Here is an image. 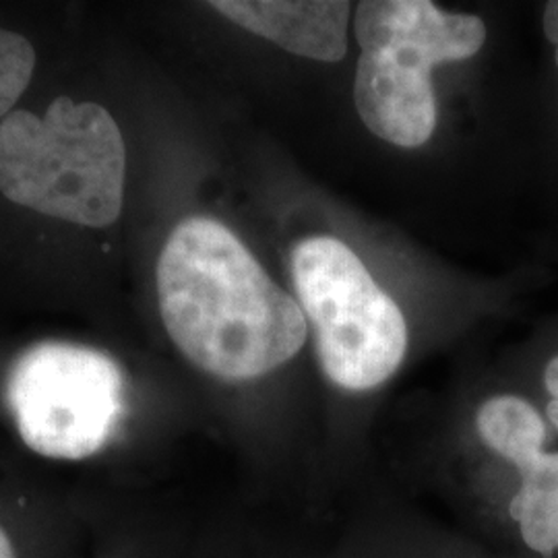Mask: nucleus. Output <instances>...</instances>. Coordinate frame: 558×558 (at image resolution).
Returning a JSON list of instances; mask_svg holds the SVG:
<instances>
[{
  "label": "nucleus",
  "instance_id": "f257e3e1",
  "mask_svg": "<svg viewBox=\"0 0 558 558\" xmlns=\"http://www.w3.org/2000/svg\"><path fill=\"white\" fill-rule=\"evenodd\" d=\"M163 327L197 368L223 380L263 377L299 354L308 327L221 221L189 218L158 260Z\"/></svg>",
  "mask_w": 558,
  "mask_h": 558
},
{
  "label": "nucleus",
  "instance_id": "f03ea898",
  "mask_svg": "<svg viewBox=\"0 0 558 558\" xmlns=\"http://www.w3.org/2000/svg\"><path fill=\"white\" fill-rule=\"evenodd\" d=\"M126 149L117 120L94 101L59 96L40 119L0 122V193L21 207L87 228L119 220Z\"/></svg>",
  "mask_w": 558,
  "mask_h": 558
},
{
  "label": "nucleus",
  "instance_id": "7ed1b4c3",
  "mask_svg": "<svg viewBox=\"0 0 558 558\" xmlns=\"http://www.w3.org/2000/svg\"><path fill=\"white\" fill-rule=\"evenodd\" d=\"M292 278L329 379L366 391L398 371L408 348L405 319L354 251L331 236L304 240L292 255Z\"/></svg>",
  "mask_w": 558,
  "mask_h": 558
},
{
  "label": "nucleus",
  "instance_id": "20e7f679",
  "mask_svg": "<svg viewBox=\"0 0 558 558\" xmlns=\"http://www.w3.org/2000/svg\"><path fill=\"white\" fill-rule=\"evenodd\" d=\"M7 399L23 442L38 456L77 461L101 451L119 426L124 385L108 354L41 341L15 360Z\"/></svg>",
  "mask_w": 558,
  "mask_h": 558
},
{
  "label": "nucleus",
  "instance_id": "39448f33",
  "mask_svg": "<svg viewBox=\"0 0 558 558\" xmlns=\"http://www.w3.org/2000/svg\"><path fill=\"white\" fill-rule=\"evenodd\" d=\"M360 50H393L437 66L478 54L486 25L476 15L447 13L426 0H366L354 20Z\"/></svg>",
  "mask_w": 558,
  "mask_h": 558
},
{
  "label": "nucleus",
  "instance_id": "423d86ee",
  "mask_svg": "<svg viewBox=\"0 0 558 558\" xmlns=\"http://www.w3.org/2000/svg\"><path fill=\"white\" fill-rule=\"evenodd\" d=\"M354 101L366 129L399 147H420L435 133L437 101L430 73L379 52L360 54Z\"/></svg>",
  "mask_w": 558,
  "mask_h": 558
},
{
  "label": "nucleus",
  "instance_id": "0eeeda50",
  "mask_svg": "<svg viewBox=\"0 0 558 558\" xmlns=\"http://www.w3.org/2000/svg\"><path fill=\"white\" fill-rule=\"evenodd\" d=\"M211 7L240 27L306 59L338 62L348 52L350 2L218 0Z\"/></svg>",
  "mask_w": 558,
  "mask_h": 558
},
{
  "label": "nucleus",
  "instance_id": "6e6552de",
  "mask_svg": "<svg viewBox=\"0 0 558 558\" xmlns=\"http://www.w3.org/2000/svg\"><path fill=\"white\" fill-rule=\"evenodd\" d=\"M476 426L482 442L521 472L546 453L550 424L534 401L518 393H500L478 408Z\"/></svg>",
  "mask_w": 558,
  "mask_h": 558
},
{
  "label": "nucleus",
  "instance_id": "1a4fd4ad",
  "mask_svg": "<svg viewBox=\"0 0 558 558\" xmlns=\"http://www.w3.org/2000/svg\"><path fill=\"white\" fill-rule=\"evenodd\" d=\"M36 66L32 41L20 34L0 29V119L11 114L21 94L27 89Z\"/></svg>",
  "mask_w": 558,
  "mask_h": 558
},
{
  "label": "nucleus",
  "instance_id": "9d476101",
  "mask_svg": "<svg viewBox=\"0 0 558 558\" xmlns=\"http://www.w3.org/2000/svg\"><path fill=\"white\" fill-rule=\"evenodd\" d=\"M539 387L544 391V416L558 433V350L542 362Z\"/></svg>",
  "mask_w": 558,
  "mask_h": 558
},
{
  "label": "nucleus",
  "instance_id": "9b49d317",
  "mask_svg": "<svg viewBox=\"0 0 558 558\" xmlns=\"http://www.w3.org/2000/svg\"><path fill=\"white\" fill-rule=\"evenodd\" d=\"M542 34L546 44L550 46L553 69L558 75V0L546 2L542 9Z\"/></svg>",
  "mask_w": 558,
  "mask_h": 558
},
{
  "label": "nucleus",
  "instance_id": "f8f14e48",
  "mask_svg": "<svg viewBox=\"0 0 558 558\" xmlns=\"http://www.w3.org/2000/svg\"><path fill=\"white\" fill-rule=\"evenodd\" d=\"M0 558H17V550H15L13 538L9 536L7 527L2 525V521H0Z\"/></svg>",
  "mask_w": 558,
  "mask_h": 558
}]
</instances>
